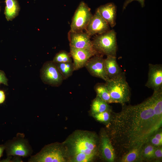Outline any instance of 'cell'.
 I'll list each match as a JSON object with an SVG mask.
<instances>
[{"label":"cell","mask_w":162,"mask_h":162,"mask_svg":"<svg viewBox=\"0 0 162 162\" xmlns=\"http://www.w3.org/2000/svg\"><path fill=\"white\" fill-rule=\"evenodd\" d=\"M122 105L120 112H112L111 119L105 130L116 159L148 142L162 125V116L154 113L151 97L137 105Z\"/></svg>","instance_id":"1"},{"label":"cell","mask_w":162,"mask_h":162,"mask_svg":"<svg viewBox=\"0 0 162 162\" xmlns=\"http://www.w3.org/2000/svg\"><path fill=\"white\" fill-rule=\"evenodd\" d=\"M99 137L95 132L76 130L62 143L68 162H91L98 155Z\"/></svg>","instance_id":"2"},{"label":"cell","mask_w":162,"mask_h":162,"mask_svg":"<svg viewBox=\"0 0 162 162\" xmlns=\"http://www.w3.org/2000/svg\"><path fill=\"white\" fill-rule=\"evenodd\" d=\"M105 84L113 103L122 105L130 101V91L124 72H122L114 78L109 79L106 81Z\"/></svg>","instance_id":"3"},{"label":"cell","mask_w":162,"mask_h":162,"mask_svg":"<svg viewBox=\"0 0 162 162\" xmlns=\"http://www.w3.org/2000/svg\"><path fill=\"white\" fill-rule=\"evenodd\" d=\"M29 162H68L65 148L58 142L45 146L38 153L31 156Z\"/></svg>","instance_id":"4"},{"label":"cell","mask_w":162,"mask_h":162,"mask_svg":"<svg viewBox=\"0 0 162 162\" xmlns=\"http://www.w3.org/2000/svg\"><path fill=\"white\" fill-rule=\"evenodd\" d=\"M92 41L93 47L98 54L116 57L118 49L116 34L114 30L96 35Z\"/></svg>","instance_id":"5"},{"label":"cell","mask_w":162,"mask_h":162,"mask_svg":"<svg viewBox=\"0 0 162 162\" xmlns=\"http://www.w3.org/2000/svg\"><path fill=\"white\" fill-rule=\"evenodd\" d=\"M8 157L12 156L26 158L31 156L33 150L28 140L23 133H18L16 136L7 141L4 144Z\"/></svg>","instance_id":"6"},{"label":"cell","mask_w":162,"mask_h":162,"mask_svg":"<svg viewBox=\"0 0 162 162\" xmlns=\"http://www.w3.org/2000/svg\"><path fill=\"white\" fill-rule=\"evenodd\" d=\"M92 15L87 4L83 1L81 2L72 17L70 31L83 32L86 29Z\"/></svg>","instance_id":"7"},{"label":"cell","mask_w":162,"mask_h":162,"mask_svg":"<svg viewBox=\"0 0 162 162\" xmlns=\"http://www.w3.org/2000/svg\"><path fill=\"white\" fill-rule=\"evenodd\" d=\"M40 76L44 83L52 86H60L64 80L56 63L52 61H47L44 64L40 70Z\"/></svg>","instance_id":"8"},{"label":"cell","mask_w":162,"mask_h":162,"mask_svg":"<svg viewBox=\"0 0 162 162\" xmlns=\"http://www.w3.org/2000/svg\"><path fill=\"white\" fill-rule=\"evenodd\" d=\"M99 139L98 156L106 162H114L116 159L115 152L110 138L104 128L100 130Z\"/></svg>","instance_id":"9"},{"label":"cell","mask_w":162,"mask_h":162,"mask_svg":"<svg viewBox=\"0 0 162 162\" xmlns=\"http://www.w3.org/2000/svg\"><path fill=\"white\" fill-rule=\"evenodd\" d=\"M103 56L99 54L93 56L88 60L85 67L92 76L106 81L109 79L105 70Z\"/></svg>","instance_id":"10"},{"label":"cell","mask_w":162,"mask_h":162,"mask_svg":"<svg viewBox=\"0 0 162 162\" xmlns=\"http://www.w3.org/2000/svg\"><path fill=\"white\" fill-rule=\"evenodd\" d=\"M110 26L96 10L85 29L86 32L90 37L100 34L110 30Z\"/></svg>","instance_id":"11"},{"label":"cell","mask_w":162,"mask_h":162,"mask_svg":"<svg viewBox=\"0 0 162 162\" xmlns=\"http://www.w3.org/2000/svg\"><path fill=\"white\" fill-rule=\"evenodd\" d=\"M70 53L73 59L74 70L84 67L88 60L98 54L94 50L80 49L70 47Z\"/></svg>","instance_id":"12"},{"label":"cell","mask_w":162,"mask_h":162,"mask_svg":"<svg viewBox=\"0 0 162 162\" xmlns=\"http://www.w3.org/2000/svg\"><path fill=\"white\" fill-rule=\"evenodd\" d=\"M91 37L86 32H74L69 31L68 38L70 47L93 50Z\"/></svg>","instance_id":"13"},{"label":"cell","mask_w":162,"mask_h":162,"mask_svg":"<svg viewBox=\"0 0 162 162\" xmlns=\"http://www.w3.org/2000/svg\"><path fill=\"white\" fill-rule=\"evenodd\" d=\"M148 79L145 86L154 91L162 88V65L149 64Z\"/></svg>","instance_id":"14"},{"label":"cell","mask_w":162,"mask_h":162,"mask_svg":"<svg viewBox=\"0 0 162 162\" xmlns=\"http://www.w3.org/2000/svg\"><path fill=\"white\" fill-rule=\"evenodd\" d=\"M96 10L111 27L116 26L117 7L114 3L110 2L100 5Z\"/></svg>","instance_id":"15"},{"label":"cell","mask_w":162,"mask_h":162,"mask_svg":"<svg viewBox=\"0 0 162 162\" xmlns=\"http://www.w3.org/2000/svg\"><path fill=\"white\" fill-rule=\"evenodd\" d=\"M105 70L109 79L114 78L120 75L122 71L116 61V57L108 56L104 59Z\"/></svg>","instance_id":"16"},{"label":"cell","mask_w":162,"mask_h":162,"mask_svg":"<svg viewBox=\"0 0 162 162\" xmlns=\"http://www.w3.org/2000/svg\"><path fill=\"white\" fill-rule=\"evenodd\" d=\"M4 14L7 21H12L19 14L20 7L17 0H5Z\"/></svg>","instance_id":"17"},{"label":"cell","mask_w":162,"mask_h":162,"mask_svg":"<svg viewBox=\"0 0 162 162\" xmlns=\"http://www.w3.org/2000/svg\"><path fill=\"white\" fill-rule=\"evenodd\" d=\"M143 145L136 147L131 150L119 159L120 161L134 162L142 161L141 152Z\"/></svg>","instance_id":"18"},{"label":"cell","mask_w":162,"mask_h":162,"mask_svg":"<svg viewBox=\"0 0 162 162\" xmlns=\"http://www.w3.org/2000/svg\"><path fill=\"white\" fill-rule=\"evenodd\" d=\"M111 110V106L108 104L98 96H96L92 101L91 107L92 114L99 113Z\"/></svg>","instance_id":"19"},{"label":"cell","mask_w":162,"mask_h":162,"mask_svg":"<svg viewBox=\"0 0 162 162\" xmlns=\"http://www.w3.org/2000/svg\"><path fill=\"white\" fill-rule=\"evenodd\" d=\"M94 89L96 93L97 96L108 104L113 103L105 83H97L94 86Z\"/></svg>","instance_id":"20"},{"label":"cell","mask_w":162,"mask_h":162,"mask_svg":"<svg viewBox=\"0 0 162 162\" xmlns=\"http://www.w3.org/2000/svg\"><path fill=\"white\" fill-rule=\"evenodd\" d=\"M56 64L64 80L70 76L75 71L73 62Z\"/></svg>","instance_id":"21"},{"label":"cell","mask_w":162,"mask_h":162,"mask_svg":"<svg viewBox=\"0 0 162 162\" xmlns=\"http://www.w3.org/2000/svg\"><path fill=\"white\" fill-rule=\"evenodd\" d=\"M156 147L148 142L145 143L141 149L142 161L152 160Z\"/></svg>","instance_id":"22"},{"label":"cell","mask_w":162,"mask_h":162,"mask_svg":"<svg viewBox=\"0 0 162 162\" xmlns=\"http://www.w3.org/2000/svg\"><path fill=\"white\" fill-rule=\"evenodd\" d=\"M52 61L55 63L71 62L72 59L70 52L61 50L55 55Z\"/></svg>","instance_id":"23"},{"label":"cell","mask_w":162,"mask_h":162,"mask_svg":"<svg viewBox=\"0 0 162 162\" xmlns=\"http://www.w3.org/2000/svg\"><path fill=\"white\" fill-rule=\"evenodd\" d=\"M112 112V110H107L101 113L92 114V115L96 120L106 125L110 121Z\"/></svg>","instance_id":"24"},{"label":"cell","mask_w":162,"mask_h":162,"mask_svg":"<svg viewBox=\"0 0 162 162\" xmlns=\"http://www.w3.org/2000/svg\"><path fill=\"white\" fill-rule=\"evenodd\" d=\"M162 158V146L156 147L154 152L152 160L160 161Z\"/></svg>","instance_id":"25"},{"label":"cell","mask_w":162,"mask_h":162,"mask_svg":"<svg viewBox=\"0 0 162 162\" xmlns=\"http://www.w3.org/2000/svg\"><path fill=\"white\" fill-rule=\"evenodd\" d=\"M148 142L155 147L161 146L162 145V141L156 138L153 135L150 137Z\"/></svg>","instance_id":"26"},{"label":"cell","mask_w":162,"mask_h":162,"mask_svg":"<svg viewBox=\"0 0 162 162\" xmlns=\"http://www.w3.org/2000/svg\"><path fill=\"white\" fill-rule=\"evenodd\" d=\"M8 79L6 77L4 71L0 70V84H2L6 86H8Z\"/></svg>","instance_id":"27"},{"label":"cell","mask_w":162,"mask_h":162,"mask_svg":"<svg viewBox=\"0 0 162 162\" xmlns=\"http://www.w3.org/2000/svg\"><path fill=\"white\" fill-rule=\"evenodd\" d=\"M134 1H138L142 7L143 8L145 6V0H126L124 3L123 6V10H125L128 5Z\"/></svg>","instance_id":"28"},{"label":"cell","mask_w":162,"mask_h":162,"mask_svg":"<svg viewBox=\"0 0 162 162\" xmlns=\"http://www.w3.org/2000/svg\"><path fill=\"white\" fill-rule=\"evenodd\" d=\"M153 135L156 138L162 141V131L161 128L159 129Z\"/></svg>","instance_id":"29"},{"label":"cell","mask_w":162,"mask_h":162,"mask_svg":"<svg viewBox=\"0 0 162 162\" xmlns=\"http://www.w3.org/2000/svg\"><path fill=\"white\" fill-rule=\"evenodd\" d=\"M6 99V95L4 90L0 89V104H3Z\"/></svg>","instance_id":"30"},{"label":"cell","mask_w":162,"mask_h":162,"mask_svg":"<svg viewBox=\"0 0 162 162\" xmlns=\"http://www.w3.org/2000/svg\"><path fill=\"white\" fill-rule=\"evenodd\" d=\"M5 149V147L4 145H0V158L2 156L4 151Z\"/></svg>","instance_id":"31"},{"label":"cell","mask_w":162,"mask_h":162,"mask_svg":"<svg viewBox=\"0 0 162 162\" xmlns=\"http://www.w3.org/2000/svg\"></svg>","instance_id":"32"}]
</instances>
